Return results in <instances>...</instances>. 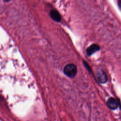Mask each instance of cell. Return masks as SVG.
Instances as JSON below:
<instances>
[{"label":"cell","mask_w":121,"mask_h":121,"mask_svg":"<svg viewBox=\"0 0 121 121\" xmlns=\"http://www.w3.org/2000/svg\"><path fill=\"white\" fill-rule=\"evenodd\" d=\"M50 15L51 18L54 21L57 22H59L60 21L61 16L57 10L55 9L52 10L50 12Z\"/></svg>","instance_id":"5"},{"label":"cell","mask_w":121,"mask_h":121,"mask_svg":"<svg viewBox=\"0 0 121 121\" xmlns=\"http://www.w3.org/2000/svg\"><path fill=\"white\" fill-rule=\"evenodd\" d=\"M96 77L98 80L101 83H105L107 80L106 75L102 70H99L96 72Z\"/></svg>","instance_id":"2"},{"label":"cell","mask_w":121,"mask_h":121,"mask_svg":"<svg viewBox=\"0 0 121 121\" xmlns=\"http://www.w3.org/2000/svg\"><path fill=\"white\" fill-rule=\"evenodd\" d=\"M107 104L108 106L112 110H115L117 109L118 106V102L112 97H110L108 99Z\"/></svg>","instance_id":"3"},{"label":"cell","mask_w":121,"mask_h":121,"mask_svg":"<svg viewBox=\"0 0 121 121\" xmlns=\"http://www.w3.org/2000/svg\"><path fill=\"white\" fill-rule=\"evenodd\" d=\"M5 1H9V0H4Z\"/></svg>","instance_id":"7"},{"label":"cell","mask_w":121,"mask_h":121,"mask_svg":"<svg viewBox=\"0 0 121 121\" xmlns=\"http://www.w3.org/2000/svg\"><path fill=\"white\" fill-rule=\"evenodd\" d=\"M100 46L96 44H93L91 45L86 49V53L88 56H91L95 52L99 50Z\"/></svg>","instance_id":"4"},{"label":"cell","mask_w":121,"mask_h":121,"mask_svg":"<svg viewBox=\"0 0 121 121\" xmlns=\"http://www.w3.org/2000/svg\"><path fill=\"white\" fill-rule=\"evenodd\" d=\"M64 74L69 78L74 77L77 74V69L76 66L72 63L66 65L63 69Z\"/></svg>","instance_id":"1"},{"label":"cell","mask_w":121,"mask_h":121,"mask_svg":"<svg viewBox=\"0 0 121 121\" xmlns=\"http://www.w3.org/2000/svg\"><path fill=\"white\" fill-rule=\"evenodd\" d=\"M118 6L119 7V9L121 10V0H119L118 2Z\"/></svg>","instance_id":"6"}]
</instances>
